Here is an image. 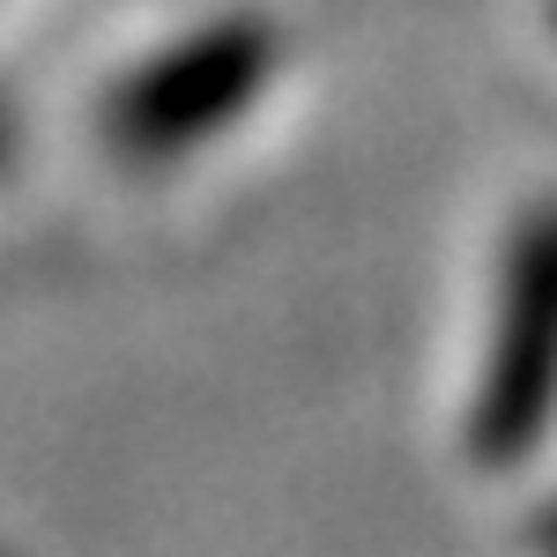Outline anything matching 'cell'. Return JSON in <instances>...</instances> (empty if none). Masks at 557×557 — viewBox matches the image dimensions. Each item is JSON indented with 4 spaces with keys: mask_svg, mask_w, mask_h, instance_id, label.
Listing matches in <instances>:
<instances>
[{
    "mask_svg": "<svg viewBox=\"0 0 557 557\" xmlns=\"http://www.w3.org/2000/svg\"><path fill=\"white\" fill-rule=\"evenodd\" d=\"M550 535H557V520H550Z\"/></svg>",
    "mask_w": 557,
    "mask_h": 557,
    "instance_id": "obj_2",
    "label": "cell"
},
{
    "mask_svg": "<svg viewBox=\"0 0 557 557\" xmlns=\"http://www.w3.org/2000/svg\"><path fill=\"white\" fill-rule=\"evenodd\" d=\"M557 401V209L535 215L513 246L506 320L491 343V380L475 401V438L491 454H520Z\"/></svg>",
    "mask_w": 557,
    "mask_h": 557,
    "instance_id": "obj_1",
    "label": "cell"
}]
</instances>
